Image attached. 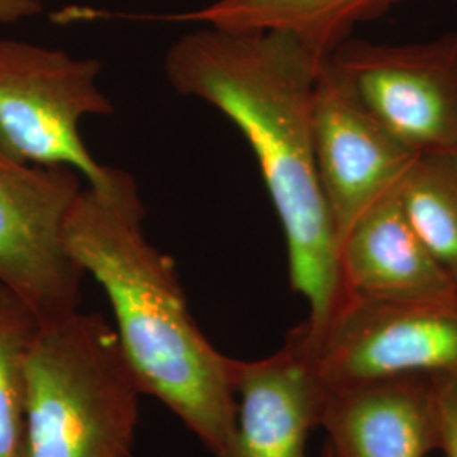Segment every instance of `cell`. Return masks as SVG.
Instances as JSON below:
<instances>
[{
  "instance_id": "14",
  "label": "cell",
  "mask_w": 457,
  "mask_h": 457,
  "mask_svg": "<svg viewBox=\"0 0 457 457\" xmlns=\"http://www.w3.org/2000/svg\"><path fill=\"white\" fill-rule=\"evenodd\" d=\"M39 319L0 285V457H22L26 432V360Z\"/></svg>"
},
{
  "instance_id": "15",
  "label": "cell",
  "mask_w": 457,
  "mask_h": 457,
  "mask_svg": "<svg viewBox=\"0 0 457 457\" xmlns=\"http://www.w3.org/2000/svg\"><path fill=\"white\" fill-rule=\"evenodd\" d=\"M437 393V451L457 457V379L432 378Z\"/></svg>"
},
{
  "instance_id": "7",
  "label": "cell",
  "mask_w": 457,
  "mask_h": 457,
  "mask_svg": "<svg viewBox=\"0 0 457 457\" xmlns=\"http://www.w3.org/2000/svg\"><path fill=\"white\" fill-rule=\"evenodd\" d=\"M298 326L327 390L392 376L457 379V288L410 302L345 300L320 332Z\"/></svg>"
},
{
  "instance_id": "3",
  "label": "cell",
  "mask_w": 457,
  "mask_h": 457,
  "mask_svg": "<svg viewBox=\"0 0 457 457\" xmlns=\"http://www.w3.org/2000/svg\"><path fill=\"white\" fill-rule=\"evenodd\" d=\"M141 395L98 313L39 322L26 360L22 457H131Z\"/></svg>"
},
{
  "instance_id": "5",
  "label": "cell",
  "mask_w": 457,
  "mask_h": 457,
  "mask_svg": "<svg viewBox=\"0 0 457 457\" xmlns=\"http://www.w3.org/2000/svg\"><path fill=\"white\" fill-rule=\"evenodd\" d=\"M327 65L400 143L422 154L457 147V31L415 43L345 37Z\"/></svg>"
},
{
  "instance_id": "4",
  "label": "cell",
  "mask_w": 457,
  "mask_h": 457,
  "mask_svg": "<svg viewBox=\"0 0 457 457\" xmlns=\"http://www.w3.org/2000/svg\"><path fill=\"white\" fill-rule=\"evenodd\" d=\"M100 71L97 58L0 39V149L22 163L75 170L88 185L105 180L111 166L80 134L83 119L114 112Z\"/></svg>"
},
{
  "instance_id": "11",
  "label": "cell",
  "mask_w": 457,
  "mask_h": 457,
  "mask_svg": "<svg viewBox=\"0 0 457 457\" xmlns=\"http://www.w3.org/2000/svg\"><path fill=\"white\" fill-rule=\"evenodd\" d=\"M339 260L344 302H410L457 288L411 226L400 187L379 198L344 234Z\"/></svg>"
},
{
  "instance_id": "10",
  "label": "cell",
  "mask_w": 457,
  "mask_h": 457,
  "mask_svg": "<svg viewBox=\"0 0 457 457\" xmlns=\"http://www.w3.org/2000/svg\"><path fill=\"white\" fill-rule=\"evenodd\" d=\"M320 428L328 457H427L439 442L436 383L405 375L330 388Z\"/></svg>"
},
{
  "instance_id": "17",
  "label": "cell",
  "mask_w": 457,
  "mask_h": 457,
  "mask_svg": "<svg viewBox=\"0 0 457 457\" xmlns=\"http://www.w3.org/2000/svg\"><path fill=\"white\" fill-rule=\"evenodd\" d=\"M324 457H328V456H327L326 453H324Z\"/></svg>"
},
{
  "instance_id": "6",
  "label": "cell",
  "mask_w": 457,
  "mask_h": 457,
  "mask_svg": "<svg viewBox=\"0 0 457 457\" xmlns=\"http://www.w3.org/2000/svg\"><path fill=\"white\" fill-rule=\"evenodd\" d=\"M82 190L75 170L22 163L0 149V285L39 322L80 307L85 273L65 230Z\"/></svg>"
},
{
  "instance_id": "13",
  "label": "cell",
  "mask_w": 457,
  "mask_h": 457,
  "mask_svg": "<svg viewBox=\"0 0 457 457\" xmlns=\"http://www.w3.org/2000/svg\"><path fill=\"white\" fill-rule=\"evenodd\" d=\"M400 196L411 226L457 285V147L419 154Z\"/></svg>"
},
{
  "instance_id": "2",
  "label": "cell",
  "mask_w": 457,
  "mask_h": 457,
  "mask_svg": "<svg viewBox=\"0 0 457 457\" xmlns=\"http://www.w3.org/2000/svg\"><path fill=\"white\" fill-rule=\"evenodd\" d=\"M136 180L109 168L85 185L66 220L71 258L107 295L120 349L143 393L158 398L215 457L236 430L234 360L204 336L177 266L147 237Z\"/></svg>"
},
{
  "instance_id": "16",
  "label": "cell",
  "mask_w": 457,
  "mask_h": 457,
  "mask_svg": "<svg viewBox=\"0 0 457 457\" xmlns=\"http://www.w3.org/2000/svg\"><path fill=\"white\" fill-rule=\"evenodd\" d=\"M43 11V0H0V24L22 22L39 16Z\"/></svg>"
},
{
  "instance_id": "8",
  "label": "cell",
  "mask_w": 457,
  "mask_h": 457,
  "mask_svg": "<svg viewBox=\"0 0 457 457\" xmlns=\"http://www.w3.org/2000/svg\"><path fill=\"white\" fill-rule=\"evenodd\" d=\"M313 143L320 188L341 245L361 215L400 187L419 153L361 105L326 56L313 94Z\"/></svg>"
},
{
  "instance_id": "1",
  "label": "cell",
  "mask_w": 457,
  "mask_h": 457,
  "mask_svg": "<svg viewBox=\"0 0 457 457\" xmlns=\"http://www.w3.org/2000/svg\"><path fill=\"white\" fill-rule=\"evenodd\" d=\"M327 53L285 31L205 26L164 56L175 92L215 107L245 136L283 228L288 277L320 332L343 307L339 239L319 181L313 94Z\"/></svg>"
},
{
  "instance_id": "9",
  "label": "cell",
  "mask_w": 457,
  "mask_h": 457,
  "mask_svg": "<svg viewBox=\"0 0 457 457\" xmlns=\"http://www.w3.org/2000/svg\"><path fill=\"white\" fill-rule=\"evenodd\" d=\"M236 430L228 457H309L320 428L326 383L300 326L271 356L234 360Z\"/></svg>"
},
{
  "instance_id": "12",
  "label": "cell",
  "mask_w": 457,
  "mask_h": 457,
  "mask_svg": "<svg viewBox=\"0 0 457 457\" xmlns=\"http://www.w3.org/2000/svg\"><path fill=\"white\" fill-rule=\"evenodd\" d=\"M400 0H215L181 21L234 31H285L328 53Z\"/></svg>"
}]
</instances>
